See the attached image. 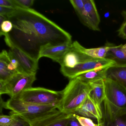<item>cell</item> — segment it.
<instances>
[{
  "label": "cell",
  "mask_w": 126,
  "mask_h": 126,
  "mask_svg": "<svg viewBox=\"0 0 126 126\" xmlns=\"http://www.w3.org/2000/svg\"><path fill=\"white\" fill-rule=\"evenodd\" d=\"M7 17L13 25L12 43L34 59L39 60L43 47L72 43L68 32L32 9L17 7Z\"/></svg>",
  "instance_id": "6da1fadb"
},
{
  "label": "cell",
  "mask_w": 126,
  "mask_h": 126,
  "mask_svg": "<svg viewBox=\"0 0 126 126\" xmlns=\"http://www.w3.org/2000/svg\"><path fill=\"white\" fill-rule=\"evenodd\" d=\"M90 85L77 77L70 79L69 83L62 91L63 98L59 110L70 114L75 113L78 108L90 95Z\"/></svg>",
  "instance_id": "7a4b0ae2"
},
{
  "label": "cell",
  "mask_w": 126,
  "mask_h": 126,
  "mask_svg": "<svg viewBox=\"0 0 126 126\" xmlns=\"http://www.w3.org/2000/svg\"><path fill=\"white\" fill-rule=\"evenodd\" d=\"M1 106L11 110V114L17 116L29 122L52 113L58 109L55 105H42L25 102L17 98H11Z\"/></svg>",
  "instance_id": "3957f363"
},
{
  "label": "cell",
  "mask_w": 126,
  "mask_h": 126,
  "mask_svg": "<svg viewBox=\"0 0 126 126\" xmlns=\"http://www.w3.org/2000/svg\"><path fill=\"white\" fill-rule=\"evenodd\" d=\"M28 103L42 105L60 106L62 91H56L42 87H32L23 91L17 97Z\"/></svg>",
  "instance_id": "277c9868"
},
{
  "label": "cell",
  "mask_w": 126,
  "mask_h": 126,
  "mask_svg": "<svg viewBox=\"0 0 126 126\" xmlns=\"http://www.w3.org/2000/svg\"><path fill=\"white\" fill-rule=\"evenodd\" d=\"M36 73H17L8 81H0V95L7 94L11 98H16L23 91L32 87L36 79Z\"/></svg>",
  "instance_id": "5b68a950"
},
{
  "label": "cell",
  "mask_w": 126,
  "mask_h": 126,
  "mask_svg": "<svg viewBox=\"0 0 126 126\" xmlns=\"http://www.w3.org/2000/svg\"><path fill=\"white\" fill-rule=\"evenodd\" d=\"M116 65L115 62L106 59H95L91 57L87 61L79 64L73 68L61 67V73L70 79L93 70L107 69Z\"/></svg>",
  "instance_id": "8992f818"
},
{
  "label": "cell",
  "mask_w": 126,
  "mask_h": 126,
  "mask_svg": "<svg viewBox=\"0 0 126 126\" xmlns=\"http://www.w3.org/2000/svg\"><path fill=\"white\" fill-rule=\"evenodd\" d=\"M103 126H126V109L118 108L105 99L101 105Z\"/></svg>",
  "instance_id": "52a82bcc"
},
{
  "label": "cell",
  "mask_w": 126,
  "mask_h": 126,
  "mask_svg": "<svg viewBox=\"0 0 126 126\" xmlns=\"http://www.w3.org/2000/svg\"><path fill=\"white\" fill-rule=\"evenodd\" d=\"M106 99L113 105L121 109H126V90L112 79L104 80Z\"/></svg>",
  "instance_id": "ba28073f"
},
{
  "label": "cell",
  "mask_w": 126,
  "mask_h": 126,
  "mask_svg": "<svg viewBox=\"0 0 126 126\" xmlns=\"http://www.w3.org/2000/svg\"><path fill=\"white\" fill-rule=\"evenodd\" d=\"M84 10L79 16L82 23L91 30L100 31V16L95 3L93 0H83Z\"/></svg>",
  "instance_id": "9c48e42d"
},
{
  "label": "cell",
  "mask_w": 126,
  "mask_h": 126,
  "mask_svg": "<svg viewBox=\"0 0 126 126\" xmlns=\"http://www.w3.org/2000/svg\"><path fill=\"white\" fill-rule=\"evenodd\" d=\"M73 114L57 109L50 114L29 122L31 126H68Z\"/></svg>",
  "instance_id": "30bf717a"
},
{
  "label": "cell",
  "mask_w": 126,
  "mask_h": 126,
  "mask_svg": "<svg viewBox=\"0 0 126 126\" xmlns=\"http://www.w3.org/2000/svg\"><path fill=\"white\" fill-rule=\"evenodd\" d=\"M5 43L11 48L10 50L16 57L26 74L36 73L38 69L39 60L33 59L15 46L10 40L6 41Z\"/></svg>",
  "instance_id": "8fae6325"
},
{
  "label": "cell",
  "mask_w": 126,
  "mask_h": 126,
  "mask_svg": "<svg viewBox=\"0 0 126 126\" xmlns=\"http://www.w3.org/2000/svg\"><path fill=\"white\" fill-rule=\"evenodd\" d=\"M75 114L101 121L103 118L101 106L96 104L88 95L76 110Z\"/></svg>",
  "instance_id": "7c38bea8"
},
{
  "label": "cell",
  "mask_w": 126,
  "mask_h": 126,
  "mask_svg": "<svg viewBox=\"0 0 126 126\" xmlns=\"http://www.w3.org/2000/svg\"><path fill=\"white\" fill-rule=\"evenodd\" d=\"M72 43L43 47L40 50L39 59L42 57H48L60 64L65 54L70 48Z\"/></svg>",
  "instance_id": "4fadbf2b"
},
{
  "label": "cell",
  "mask_w": 126,
  "mask_h": 126,
  "mask_svg": "<svg viewBox=\"0 0 126 126\" xmlns=\"http://www.w3.org/2000/svg\"><path fill=\"white\" fill-rule=\"evenodd\" d=\"M91 57L77 50L72 46V45L62 59L60 64L61 67L73 68Z\"/></svg>",
  "instance_id": "5bb4252c"
},
{
  "label": "cell",
  "mask_w": 126,
  "mask_h": 126,
  "mask_svg": "<svg viewBox=\"0 0 126 126\" xmlns=\"http://www.w3.org/2000/svg\"><path fill=\"white\" fill-rule=\"evenodd\" d=\"M105 59L115 62L116 65L114 66L126 67V49L123 47L122 44L116 46L110 43V47Z\"/></svg>",
  "instance_id": "9a60e30c"
},
{
  "label": "cell",
  "mask_w": 126,
  "mask_h": 126,
  "mask_svg": "<svg viewBox=\"0 0 126 126\" xmlns=\"http://www.w3.org/2000/svg\"><path fill=\"white\" fill-rule=\"evenodd\" d=\"M72 45V46L77 50L90 57L95 59H105L107 53L110 47V43L108 42H107L105 45L102 47L95 48H85L77 41L73 42Z\"/></svg>",
  "instance_id": "2e32d148"
},
{
  "label": "cell",
  "mask_w": 126,
  "mask_h": 126,
  "mask_svg": "<svg viewBox=\"0 0 126 126\" xmlns=\"http://www.w3.org/2000/svg\"><path fill=\"white\" fill-rule=\"evenodd\" d=\"M104 80L101 79L89 84L92 88L89 95L96 104L101 106L106 99Z\"/></svg>",
  "instance_id": "e0dca14e"
},
{
  "label": "cell",
  "mask_w": 126,
  "mask_h": 126,
  "mask_svg": "<svg viewBox=\"0 0 126 126\" xmlns=\"http://www.w3.org/2000/svg\"><path fill=\"white\" fill-rule=\"evenodd\" d=\"M106 78L116 82L126 90V67L110 68L106 72Z\"/></svg>",
  "instance_id": "ac0fdd59"
},
{
  "label": "cell",
  "mask_w": 126,
  "mask_h": 126,
  "mask_svg": "<svg viewBox=\"0 0 126 126\" xmlns=\"http://www.w3.org/2000/svg\"><path fill=\"white\" fill-rule=\"evenodd\" d=\"M10 62L8 53L5 50L2 51L0 53V81H8L17 74L8 69V64Z\"/></svg>",
  "instance_id": "d6986e66"
},
{
  "label": "cell",
  "mask_w": 126,
  "mask_h": 126,
  "mask_svg": "<svg viewBox=\"0 0 126 126\" xmlns=\"http://www.w3.org/2000/svg\"><path fill=\"white\" fill-rule=\"evenodd\" d=\"M108 68L93 70L77 76V78L88 84L106 79V72Z\"/></svg>",
  "instance_id": "ffe728a7"
},
{
  "label": "cell",
  "mask_w": 126,
  "mask_h": 126,
  "mask_svg": "<svg viewBox=\"0 0 126 126\" xmlns=\"http://www.w3.org/2000/svg\"><path fill=\"white\" fill-rule=\"evenodd\" d=\"M16 116L13 114L10 115L1 114L0 116V126H10L16 118Z\"/></svg>",
  "instance_id": "44dd1931"
},
{
  "label": "cell",
  "mask_w": 126,
  "mask_h": 126,
  "mask_svg": "<svg viewBox=\"0 0 126 126\" xmlns=\"http://www.w3.org/2000/svg\"><path fill=\"white\" fill-rule=\"evenodd\" d=\"M74 115L82 126H99L94 122L91 119L84 117L74 113Z\"/></svg>",
  "instance_id": "7402d4cb"
},
{
  "label": "cell",
  "mask_w": 126,
  "mask_h": 126,
  "mask_svg": "<svg viewBox=\"0 0 126 126\" xmlns=\"http://www.w3.org/2000/svg\"><path fill=\"white\" fill-rule=\"evenodd\" d=\"M13 28V25L9 20H5L0 24V36L10 33Z\"/></svg>",
  "instance_id": "603a6c76"
},
{
  "label": "cell",
  "mask_w": 126,
  "mask_h": 126,
  "mask_svg": "<svg viewBox=\"0 0 126 126\" xmlns=\"http://www.w3.org/2000/svg\"><path fill=\"white\" fill-rule=\"evenodd\" d=\"M70 1L78 16L81 15L84 10L83 0H70Z\"/></svg>",
  "instance_id": "cb8c5ba5"
},
{
  "label": "cell",
  "mask_w": 126,
  "mask_h": 126,
  "mask_svg": "<svg viewBox=\"0 0 126 126\" xmlns=\"http://www.w3.org/2000/svg\"><path fill=\"white\" fill-rule=\"evenodd\" d=\"M8 54L11 62L16 68L17 73L26 74L20 65L19 61L11 50H9Z\"/></svg>",
  "instance_id": "d4e9b609"
},
{
  "label": "cell",
  "mask_w": 126,
  "mask_h": 126,
  "mask_svg": "<svg viewBox=\"0 0 126 126\" xmlns=\"http://www.w3.org/2000/svg\"><path fill=\"white\" fill-rule=\"evenodd\" d=\"M124 20L123 23L117 31L118 35L120 37L125 39L126 38V11H123L121 13Z\"/></svg>",
  "instance_id": "484cf974"
},
{
  "label": "cell",
  "mask_w": 126,
  "mask_h": 126,
  "mask_svg": "<svg viewBox=\"0 0 126 126\" xmlns=\"http://www.w3.org/2000/svg\"><path fill=\"white\" fill-rule=\"evenodd\" d=\"M17 7L23 8H30L34 2V0H14Z\"/></svg>",
  "instance_id": "4316f807"
},
{
  "label": "cell",
  "mask_w": 126,
  "mask_h": 126,
  "mask_svg": "<svg viewBox=\"0 0 126 126\" xmlns=\"http://www.w3.org/2000/svg\"><path fill=\"white\" fill-rule=\"evenodd\" d=\"M10 126H31V125L26 120L20 116H16L15 119Z\"/></svg>",
  "instance_id": "83f0119b"
},
{
  "label": "cell",
  "mask_w": 126,
  "mask_h": 126,
  "mask_svg": "<svg viewBox=\"0 0 126 126\" xmlns=\"http://www.w3.org/2000/svg\"><path fill=\"white\" fill-rule=\"evenodd\" d=\"M0 6L13 9L17 8L14 0H0Z\"/></svg>",
  "instance_id": "f1b7e54d"
},
{
  "label": "cell",
  "mask_w": 126,
  "mask_h": 126,
  "mask_svg": "<svg viewBox=\"0 0 126 126\" xmlns=\"http://www.w3.org/2000/svg\"><path fill=\"white\" fill-rule=\"evenodd\" d=\"M14 9L0 6V15L7 17V16L11 13Z\"/></svg>",
  "instance_id": "f546056e"
},
{
  "label": "cell",
  "mask_w": 126,
  "mask_h": 126,
  "mask_svg": "<svg viewBox=\"0 0 126 126\" xmlns=\"http://www.w3.org/2000/svg\"><path fill=\"white\" fill-rule=\"evenodd\" d=\"M68 126H82L74 116V113L73 114V116L70 119Z\"/></svg>",
  "instance_id": "4dcf8cb0"
},
{
  "label": "cell",
  "mask_w": 126,
  "mask_h": 126,
  "mask_svg": "<svg viewBox=\"0 0 126 126\" xmlns=\"http://www.w3.org/2000/svg\"><path fill=\"white\" fill-rule=\"evenodd\" d=\"M8 19V17L3 15H0V24H1L3 22Z\"/></svg>",
  "instance_id": "1f68e13d"
},
{
  "label": "cell",
  "mask_w": 126,
  "mask_h": 126,
  "mask_svg": "<svg viewBox=\"0 0 126 126\" xmlns=\"http://www.w3.org/2000/svg\"><path fill=\"white\" fill-rule=\"evenodd\" d=\"M101 121L99 122H98V124L99 125V126H103L102 123Z\"/></svg>",
  "instance_id": "d6a6232c"
},
{
  "label": "cell",
  "mask_w": 126,
  "mask_h": 126,
  "mask_svg": "<svg viewBox=\"0 0 126 126\" xmlns=\"http://www.w3.org/2000/svg\"><path fill=\"white\" fill-rule=\"evenodd\" d=\"M123 47L126 49V44L123 45Z\"/></svg>",
  "instance_id": "836d02e7"
},
{
  "label": "cell",
  "mask_w": 126,
  "mask_h": 126,
  "mask_svg": "<svg viewBox=\"0 0 126 126\" xmlns=\"http://www.w3.org/2000/svg\"></svg>",
  "instance_id": "e575fe53"
}]
</instances>
